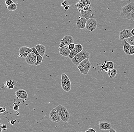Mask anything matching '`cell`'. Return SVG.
Returning <instances> with one entry per match:
<instances>
[{"label": "cell", "mask_w": 134, "mask_h": 132, "mask_svg": "<svg viewBox=\"0 0 134 132\" xmlns=\"http://www.w3.org/2000/svg\"><path fill=\"white\" fill-rule=\"evenodd\" d=\"M86 21L87 20L84 17H79L76 22L77 28L82 29H84L85 27Z\"/></svg>", "instance_id": "cell-15"}, {"label": "cell", "mask_w": 134, "mask_h": 132, "mask_svg": "<svg viewBox=\"0 0 134 132\" xmlns=\"http://www.w3.org/2000/svg\"><path fill=\"white\" fill-rule=\"evenodd\" d=\"M49 118L53 122L55 123H59L61 120L60 115L54 108L51 110L49 114Z\"/></svg>", "instance_id": "cell-11"}, {"label": "cell", "mask_w": 134, "mask_h": 132, "mask_svg": "<svg viewBox=\"0 0 134 132\" xmlns=\"http://www.w3.org/2000/svg\"><path fill=\"white\" fill-rule=\"evenodd\" d=\"M35 47L40 55L43 57L46 51V48L45 46L43 45L38 44L35 46Z\"/></svg>", "instance_id": "cell-16"}, {"label": "cell", "mask_w": 134, "mask_h": 132, "mask_svg": "<svg viewBox=\"0 0 134 132\" xmlns=\"http://www.w3.org/2000/svg\"><path fill=\"white\" fill-rule=\"evenodd\" d=\"M127 5L129 7L130 13L132 18V21H134V3L130 2L128 3Z\"/></svg>", "instance_id": "cell-20"}, {"label": "cell", "mask_w": 134, "mask_h": 132, "mask_svg": "<svg viewBox=\"0 0 134 132\" xmlns=\"http://www.w3.org/2000/svg\"><path fill=\"white\" fill-rule=\"evenodd\" d=\"M7 126L6 125V124H3L2 125V130L5 131L7 130Z\"/></svg>", "instance_id": "cell-35"}, {"label": "cell", "mask_w": 134, "mask_h": 132, "mask_svg": "<svg viewBox=\"0 0 134 132\" xmlns=\"http://www.w3.org/2000/svg\"><path fill=\"white\" fill-rule=\"evenodd\" d=\"M86 132H96V131L94 129H93V128H90L89 130H88L86 131H85Z\"/></svg>", "instance_id": "cell-38"}, {"label": "cell", "mask_w": 134, "mask_h": 132, "mask_svg": "<svg viewBox=\"0 0 134 132\" xmlns=\"http://www.w3.org/2000/svg\"><path fill=\"white\" fill-rule=\"evenodd\" d=\"M15 95L18 98L21 99L26 100L28 98V94L25 90L20 89L15 93Z\"/></svg>", "instance_id": "cell-13"}, {"label": "cell", "mask_w": 134, "mask_h": 132, "mask_svg": "<svg viewBox=\"0 0 134 132\" xmlns=\"http://www.w3.org/2000/svg\"><path fill=\"white\" fill-rule=\"evenodd\" d=\"M62 88L64 91L69 92L71 88V81L61 83Z\"/></svg>", "instance_id": "cell-19"}, {"label": "cell", "mask_w": 134, "mask_h": 132, "mask_svg": "<svg viewBox=\"0 0 134 132\" xmlns=\"http://www.w3.org/2000/svg\"><path fill=\"white\" fill-rule=\"evenodd\" d=\"M109 131L110 132H117V131H116L114 129V128H112V127L111 128V129H110V130H109Z\"/></svg>", "instance_id": "cell-39"}, {"label": "cell", "mask_w": 134, "mask_h": 132, "mask_svg": "<svg viewBox=\"0 0 134 132\" xmlns=\"http://www.w3.org/2000/svg\"><path fill=\"white\" fill-rule=\"evenodd\" d=\"M14 87V84H10L8 86V88H9L10 90H12V89Z\"/></svg>", "instance_id": "cell-37"}, {"label": "cell", "mask_w": 134, "mask_h": 132, "mask_svg": "<svg viewBox=\"0 0 134 132\" xmlns=\"http://www.w3.org/2000/svg\"><path fill=\"white\" fill-rule=\"evenodd\" d=\"M68 47L70 50L72 51L75 48V44H73V43H71V44H70L68 45Z\"/></svg>", "instance_id": "cell-32"}, {"label": "cell", "mask_w": 134, "mask_h": 132, "mask_svg": "<svg viewBox=\"0 0 134 132\" xmlns=\"http://www.w3.org/2000/svg\"><path fill=\"white\" fill-rule=\"evenodd\" d=\"M73 43V37L70 35H66L61 40L59 47H62L64 46H68L70 44Z\"/></svg>", "instance_id": "cell-6"}, {"label": "cell", "mask_w": 134, "mask_h": 132, "mask_svg": "<svg viewBox=\"0 0 134 132\" xmlns=\"http://www.w3.org/2000/svg\"><path fill=\"white\" fill-rule=\"evenodd\" d=\"M91 5L90 0H77L75 6L78 10H80L87 6Z\"/></svg>", "instance_id": "cell-12"}, {"label": "cell", "mask_w": 134, "mask_h": 132, "mask_svg": "<svg viewBox=\"0 0 134 132\" xmlns=\"http://www.w3.org/2000/svg\"><path fill=\"white\" fill-rule=\"evenodd\" d=\"M91 64L88 59H86L81 62L77 67L79 69L80 73L87 75L91 67Z\"/></svg>", "instance_id": "cell-3"}, {"label": "cell", "mask_w": 134, "mask_h": 132, "mask_svg": "<svg viewBox=\"0 0 134 132\" xmlns=\"http://www.w3.org/2000/svg\"><path fill=\"white\" fill-rule=\"evenodd\" d=\"M126 41L131 45H134V36L128 38L127 40Z\"/></svg>", "instance_id": "cell-28"}, {"label": "cell", "mask_w": 134, "mask_h": 132, "mask_svg": "<svg viewBox=\"0 0 134 132\" xmlns=\"http://www.w3.org/2000/svg\"><path fill=\"white\" fill-rule=\"evenodd\" d=\"M79 12L81 14L82 17L86 18V20L90 18H94L95 15V12L91 5L88 9L86 10H79Z\"/></svg>", "instance_id": "cell-5"}, {"label": "cell", "mask_w": 134, "mask_h": 132, "mask_svg": "<svg viewBox=\"0 0 134 132\" xmlns=\"http://www.w3.org/2000/svg\"><path fill=\"white\" fill-rule=\"evenodd\" d=\"M70 81L69 78L67 75L66 74L64 73L62 74L61 76V83Z\"/></svg>", "instance_id": "cell-24"}, {"label": "cell", "mask_w": 134, "mask_h": 132, "mask_svg": "<svg viewBox=\"0 0 134 132\" xmlns=\"http://www.w3.org/2000/svg\"><path fill=\"white\" fill-rule=\"evenodd\" d=\"M131 33L133 36H134V28H133L132 30H131Z\"/></svg>", "instance_id": "cell-40"}, {"label": "cell", "mask_w": 134, "mask_h": 132, "mask_svg": "<svg viewBox=\"0 0 134 132\" xmlns=\"http://www.w3.org/2000/svg\"><path fill=\"white\" fill-rule=\"evenodd\" d=\"M33 50L31 48H29L26 46H23L19 49V54L18 56L23 58H26L28 54H29Z\"/></svg>", "instance_id": "cell-9"}, {"label": "cell", "mask_w": 134, "mask_h": 132, "mask_svg": "<svg viewBox=\"0 0 134 132\" xmlns=\"http://www.w3.org/2000/svg\"><path fill=\"white\" fill-rule=\"evenodd\" d=\"M131 46V45L127 41L125 40H124V46H123V49L126 55H129V52H130Z\"/></svg>", "instance_id": "cell-21"}, {"label": "cell", "mask_w": 134, "mask_h": 132, "mask_svg": "<svg viewBox=\"0 0 134 132\" xmlns=\"http://www.w3.org/2000/svg\"><path fill=\"white\" fill-rule=\"evenodd\" d=\"M2 125L1 123H0V132H2L3 131L2 129Z\"/></svg>", "instance_id": "cell-41"}, {"label": "cell", "mask_w": 134, "mask_h": 132, "mask_svg": "<svg viewBox=\"0 0 134 132\" xmlns=\"http://www.w3.org/2000/svg\"><path fill=\"white\" fill-rule=\"evenodd\" d=\"M33 50V51L32 52L33 53H35V54L36 55V56H37V62H36V66H38L41 64L42 63V60H43V57H42L39 53L37 51V49L35 48V47H33L31 48Z\"/></svg>", "instance_id": "cell-17"}, {"label": "cell", "mask_w": 134, "mask_h": 132, "mask_svg": "<svg viewBox=\"0 0 134 132\" xmlns=\"http://www.w3.org/2000/svg\"><path fill=\"white\" fill-rule=\"evenodd\" d=\"M90 57V54L89 52L85 50L78 53L75 57L71 59V61L75 66H77L79 64L86 59H89Z\"/></svg>", "instance_id": "cell-2"}, {"label": "cell", "mask_w": 134, "mask_h": 132, "mask_svg": "<svg viewBox=\"0 0 134 132\" xmlns=\"http://www.w3.org/2000/svg\"><path fill=\"white\" fill-rule=\"evenodd\" d=\"M99 127L102 130H109L112 128V126L110 123L109 122H100Z\"/></svg>", "instance_id": "cell-18"}, {"label": "cell", "mask_w": 134, "mask_h": 132, "mask_svg": "<svg viewBox=\"0 0 134 132\" xmlns=\"http://www.w3.org/2000/svg\"><path fill=\"white\" fill-rule=\"evenodd\" d=\"M97 22L94 18H90L86 21L85 27L90 32L93 31L97 28Z\"/></svg>", "instance_id": "cell-4"}, {"label": "cell", "mask_w": 134, "mask_h": 132, "mask_svg": "<svg viewBox=\"0 0 134 132\" xmlns=\"http://www.w3.org/2000/svg\"><path fill=\"white\" fill-rule=\"evenodd\" d=\"M6 108H0V115H4L6 114Z\"/></svg>", "instance_id": "cell-29"}, {"label": "cell", "mask_w": 134, "mask_h": 132, "mask_svg": "<svg viewBox=\"0 0 134 132\" xmlns=\"http://www.w3.org/2000/svg\"><path fill=\"white\" fill-rule=\"evenodd\" d=\"M25 60L27 64L29 65L35 66L37 62V56L35 53L32 52L25 58Z\"/></svg>", "instance_id": "cell-7"}, {"label": "cell", "mask_w": 134, "mask_h": 132, "mask_svg": "<svg viewBox=\"0 0 134 132\" xmlns=\"http://www.w3.org/2000/svg\"><path fill=\"white\" fill-rule=\"evenodd\" d=\"M117 71L115 69L109 70L108 72V75L110 78H114L117 74Z\"/></svg>", "instance_id": "cell-22"}, {"label": "cell", "mask_w": 134, "mask_h": 132, "mask_svg": "<svg viewBox=\"0 0 134 132\" xmlns=\"http://www.w3.org/2000/svg\"><path fill=\"white\" fill-rule=\"evenodd\" d=\"M16 121H17L16 120H10V121H8V122H9V123H10V124H12V125H13V124H15V122H16Z\"/></svg>", "instance_id": "cell-36"}, {"label": "cell", "mask_w": 134, "mask_h": 132, "mask_svg": "<svg viewBox=\"0 0 134 132\" xmlns=\"http://www.w3.org/2000/svg\"><path fill=\"white\" fill-rule=\"evenodd\" d=\"M20 106L19 105H15L13 107V109L15 111H17L18 110Z\"/></svg>", "instance_id": "cell-34"}, {"label": "cell", "mask_w": 134, "mask_h": 132, "mask_svg": "<svg viewBox=\"0 0 134 132\" xmlns=\"http://www.w3.org/2000/svg\"><path fill=\"white\" fill-rule=\"evenodd\" d=\"M129 55H134V45H131L129 52Z\"/></svg>", "instance_id": "cell-33"}, {"label": "cell", "mask_w": 134, "mask_h": 132, "mask_svg": "<svg viewBox=\"0 0 134 132\" xmlns=\"http://www.w3.org/2000/svg\"><path fill=\"white\" fill-rule=\"evenodd\" d=\"M133 36L131 33V30L130 29H124L120 32L119 33V37L120 40H124L125 39H128L130 37Z\"/></svg>", "instance_id": "cell-10"}, {"label": "cell", "mask_w": 134, "mask_h": 132, "mask_svg": "<svg viewBox=\"0 0 134 132\" xmlns=\"http://www.w3.org/2000/svg\"><path fill=\"white\" fill-rule=\"evenodd\" d=\"M121 15L122 18L132 20L130 10L127 5L122 7L121 10Z\"/></svg>", "instance_id": "cell-8"}, {"label": "cell", "mask_w": 134, "mask_h": 132, "mask_svg": "<svg viewBox=\"0 0 134 132\" xmlns=\"http://www.w3.org/2000/svg\"><path fill=\"white\" fill-rule=\"evenodd\" d=\"M7 8L9 11H15L17 9V7L16 3H14L12 4L7 7Z\"/></svg>", "instance_id": "cell-25"}, {"label": "cell", "mask_w": 134, "mask_h": 132, "mask_svg": "<svg viewBox=\"0 0 134 132\" xmlns=\"http://www.w3.org/2000/svg\"><path fill=\"white\" fill-rule=\"evenodd\" d=\"M58 50L60 55L64 57H68L71 52L68 46H64L62 47H59Z\"/></svg>", "instance_id": "cell-14"}, {"label": "cell", "mask_w": 134, "mask_h": 132, "mask_svg": "<svg viewBox=\"0 0 134 132\" xmlns=\"http://www.w3.org/2000/svg\"><path fill=\"white\" fill-rule=\"evenodd\" d=\"M5 4L7 7L9 6L10 5L12 4V3H14V2H13L12 0H6L5 1Z\"/></svg>", "instance_id": "cell-31"}, {"label": "cell", "mask_w": 134, "mask_h": 132, "mask_svg": "<svg viewBox=\"0 0 134 132\" xmlns=\"http://www.w3.org/2000/svg\"><path fill=\"white\" fill-rule=\"evenodd\" d=\"M107 67L109 70L113 69L114 68V63L112 61H108L106 62Z\"/></svg>", "instance_id": "cell-26"}, {"label": "cell", "mask_w": 134, "mask_h": 132, "mask_svg": "<svg viewBox=\"0 0 134 132\" xmlns=\"http://www.w3.org/2000/svg\"><path fill=\"white\" fill-rule=\"evenodd\" d=\"M14 81H12V80H10L9 81H7L5 84V86L8 88V86L10 85V84H14Z\"/></svg>", "instance_id": "cell-30"}, {"label": "cell", "mask_w": 134, "mask_h": 132, "mask_svg": "<svg viewBox=\"0 0 134 132\" xmlns=\"http://www.w3.org/2000/svg\"><path fill=\"white\" fill-rule=\"evenodd\" d=\"M75 51H76L77 54H78V53L83 50V46L80 44H75Z\"/></svg>", "instance_id": "cell-23"}, {"label": "cell", "mask_w": 134, "mask_h": 132, "mask_svg": "<svg viewBox=\"0 0 134 132\" xmlns=\"http://www.w3.org/2000/svg\"><path fill=\"white\" fill-rule=\"evenodd\" d=\"M77 53L75 51V48L72 51H71V52H70V54H69V56H68L69 58V59H71L73 58L74 57H75V56L77 55Z\"/></svg>", "instance_id": "cell-27"}, {"label": "cell", "mask_w": 134, "mask_h": 132, "mask_svg": "<svg viewBox=\"0 0 134 132\" xmlns=\"http://www.w3.org/2000/svg\"><path fill=\"white\" fill-rule=\"evenodd\" d=\"M54 109L59 113L62 121L64 123L68 122L70 118V113L65 107L61 104H59Z\"/></svg>", "instance_id": "cell-1"}]
</instances>
